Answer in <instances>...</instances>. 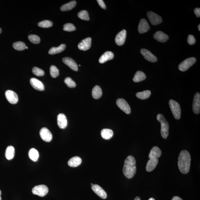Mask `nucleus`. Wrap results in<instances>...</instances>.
<instances>
[{"mask_svg": "<svg viewBox=\"0 0 200 200\" xmlns=\"http://www.w3.org/2000/svg\"><path fill=\"white\" fill-rule=\"evenodd\" d=\"M191 157L189 152L186 150L181 151L178 158V165L182 173H188L190 166Z\"/></svg>", "mask_w": 200, "mask_h": 200, "instance_id": "obj_1", "label": "nucleus"}, {"mask_svg": "<svg viewBox=\"0 0 200 200\" xmlns=\"http://www.w3.org/2000/svg\"><path fill=\"white\" fill-rule=\"evenodd\" d=\"M162 152L157 146H154L150 150L149 157L150 159L146 164V169L147 171L150 172L153 170L157 167L159 160L158 158L161 157Z\"/></svg>", "mask_w": 200, "mask_h": 200, "instance_id": "obj_2", "label": "nucleus"}, {"mask_svg": "<svg viewBox=\"0 0 200 200\" xmlns=\"http://www.w3.org/2000/svg\"><path fill=\"white\" fill-rule=\"evenodd\" d=\"M137 171L136 160L135 157L129 156L124 162L123 172L124 176L128 179H131L135 175Z\"/></svg>", "mask_w": 200, "mask_h": 200, "instance_id": "obj_3", "label": "nucleus"}, {"mask_svg": "<svg viewBox=\"0 0 200 200\" xmlns=\"http://www.w3.org/2000/svg\"><path fill=\"white\" fill-rule=\"evenodd\" d=\"M157 119L161 124V134L163 138L166 139L168 136L169 125L164 116L159 114L157 116Z\"/></svg>", "mask_w": 200, "mask_h": 200, "instance_id": "obj_4", "label": "nucleus"}, {"mask_svg": "<svg viewBox=\"0 0 200 200\" xmlns=\"http://www.w3.org/2000/svg\"><path fill=\"white\" fill-rule=\"evenodd\" d=\"M169 105L174 117L176 119L180 118L181 116V109L180 106L175 100H170Z\"/></svg>", "mask_w": 200, "mask_h": 200, "instance_id": "obj_5", "label": "nucleus"}, {"mask_svg": "<svg viewBox=\"0 0 200 200\" xmlns=\"http://www.w3.org/2000/svg\"><path fill=\"white\" fill-rule=\"evenodd\" d=\"M48 188L47 186L41 185L35 186L32 189V192L35 195L43 197L48 193Z\"/></svg>", "mask_w": 200, "mask_h": 200, "instance_id": "obj_6", "label": "nucleus"}, {"mask_svg": "<svg viewBox=\"0 0 200 200\" xmlns=\"http://www.w3.org/2000/svg\"><path fill=\"white\" fill-rule=\"evenodd\" d=\"M196 59L191 57L187 59L179 64L178 68L180 71H186L195 63Z\"/></svg>", "mask_w": 200, "mask_h": 200, "instance_id": "obj_7", "label": "nucleus"}, {"mask_svg": "<svg viewBox=\"0 0 200 200\" xmlns=\"http://www.w3.org/2000/svg\"><path fill=\"white\" fill-rule=\"evenodd\" d=\"M116 104L121 110L127 114H129L131 113V109L127 102L123 99H117Z\"/></svg>", "mask_w": 200, "mask_h": 200, "instance_id": "obj_8", "label": "nucleus"}, {"mask_svg": "<svg viewBox=\"0 0 200 200\" xmlns=\"http://www.w3.org/2000/svg\"><path fill=\"white\" fill-rule=\"evenodd\" d=\"M148 18L150 22L153 25H157L161 23L162 21V18L157 14L151 11L147 13Z\"/></svg>", "mask_w": 200, "mask_h": 200, "instance_id": "obj_9", "label": "nucleus"}, {"mask_svg": "<svg viewBox=\"0 0 200 200\" xmlns=\"http://www.w3.org/2000/svg\"><path fill=\"white\" fill-rule=\"evenodd\" d=\"M5 96L8 102L12 104H15L18 101V96L16 93L11 90H7L5 93Z\"/></svg>", "mask_w": 200, "mask_h": 200, "instance_id": "obj_10", "label": "nucleus"}, {"mask_svg": "<svg viewBox=\"0 0 200 200\" xmlns=\"http://www.w3.org/2000/svg\"><path fill=\"white\" fill-rule=\"evenodd\" d=\"M40 135L42 139L45 142H49L52 140V134L47 128H42L40 131Z\"/></svg>", "mask_w": 200, "mask_h": 200, "instance_id": "obj_11", "label": "nucleus"}, {"mask_svg": "<svg viewBox=\"0 0 200 200\" xmlns=\"http://www.w3.org/2000/svg\"><path fill=\"white\" fill-rule=\"evenodd\" d=\"M193 110L196 114H198L200 112V94L197 92L194 95L192 104Z\"/></svg>", "mask_w": 200, "mask_h": 200, "instance_id": "obj_12", "label": "nucleus"}, {"mask_svg": "<svg viewBox=\"0 0 200 200\" xmlns=\"http://www.w3.org/2000/svg\"><path fill=\"white\" fill-rule=\"evenodd\" d=\"M91 188L93 191L102 199H105L107 198V194L106 192L99 185H93Z\"/></svg>", "mask_w": 200, "mask_h": 200, "instance_id": "obj_13", "label": "nucleus"}, {"mask_svg": "<svg viewBox=\"0 0 200 200\" xmlns=\"http://www.w3.org/2000/svg\"><path fill=\"white\" fill-rule=\"evenodd\" d=\"M141 54L144 56L145 59L148 61L154 62L157 61V58L150 51L147 50L146 49H141Z\"/></svg>", "mask_w": 200, "mask_h": 200, "instance_id": "obj_14", "label": "nucleus"}, {"mask_svg": "<svg viewBox=\"0 0 200 200\" xmlns=\"http://www.w3.org/2000/svg\"><path fill=\"white\" fill-rule=\"evenodd\" d=\"M126 36V31L124 29L121 31L116 36L115 41L117 45L120 46L125 42Z\"/></svg>", "mask_w": 200, "mask_h": 200, "instance_id": "obj_15", "label": "nucleus"}, {"mask_svg": "<svg viewBox=\"0 0 200 200\" xmlns=\"http://www.w3.org/2000/svg\"><path fill=\"white\" fill-rule=\"evenodd\" d=\"M91 38L88 37L79 43L78 48L80 50L86 51L90 48L91 45Z\"/></svg>", "mask_w": 200, "mask_h": 200, "instance_id": "obj_16", "label": "nucleus"}, {"mask_svg": "<svg viewBox=\"0 0 200 200\" xmlns=\"http://www.w3.org/2000/svg\"><path fill=\"white\" fill-rule=\"evenodd\" d=\"M150 27L147 21L145 19L141 20L138 27V32L140 34H142L146 32L149 30Z\"/></svg>", "mask_w": 200, "mask_h": 200, "instance_id": "obj_17", "label": "nucleus"}, {"mask_svg": "<svg viewBox=\"0 0 200 200\" xmlns=\"http://www.w3.org/2000/svg\"><path fill=\"white\" fill-rule=\"evenodd\" d=\"M30 82L31 85L36 90L43 91L44 90V86L43 84L37 79L32 78L31 79Z\"/></svg>", "mask_w": 200, "mask_h": 200, "instance_id": "obj_18", "label": "nucleus"}, {"mask_svg": "<svg viewBox=\"0 0 200 200\" xmlns=\"http://www.w3.org/2000/svg\"><path fill=\"white\" fill-rule=\"evenodd\" d=\"M62 61L73 70L76 71L78 70V65L72 59L69 57L64 58L62 59Z\"/></svg>", "mask_w": 200, "mask_h": 200, "instance_id": "obj_19", "label": "nucleus"}, {"mask_svg": "<svg viewBox=\"0 0 200 200\" xmlns=\"http://www.w3.org/2000/svg\"><path fill=\"white\" fill-rule=\"evenodd\" d=\"M153 38L161 43H165L169 39V36L162 31H158L154 34Z\"/></svg>", "mask_w": 200, "mask_h": 200, "instance_id": "obj_20", "label": "nucleus"}, {"mask_svg": "<svg viewBox=\"0 0 200 200\" xmlns=\"http://www.w3.org/2000/svg\"><path fill=\"white\" fill-rule=\"evenodd\" d=\"M58 124L60 129H65L67 126V121L65 114L63 113H60L58 116Z\"/></svg>", "mask_w": 200, "mask_h": 200, "instance_id": "obj_21", "label": "nucleus"}, {"mask_svg": "<svg viewBox=\"0 0 200 200\" xmlns=\"http://www.w3.org/2000/svg\"><path fill=\"white\" fill-rule=\"evenodd\" d=\"M113 57L114 54L111 51H107L101 56L99 59V62L100 63H104L108 60L113 59Z\"/></svg>", "mask_w": 200, "mask_h": 200, "instance_id": "obj_22", "label": "nucleus"}, {"mask_svg": "<svg viewBox=\"0 0 200 200\" xmlns=\"http://www.w3.org/2000/svg\"><path fill=\"white\" fill-rule=\"evenodd\" d=\"M82 161L81 158L76 156L70 159L68 162V165L71 167H76L81 164Z\"/></svg>", "mask_w": 200, "mask_h": 200, "instance_id": "obj_23", "label": "nucleus"}, {"mask_svg": "<svg viewBox=\"0 0 200 200\" xmlns=\"http://www.w3.org/2000/svg\"><path fill=\"white\" fill-rule=\"evenodd\" d=\"M66 46L64 44H62L58 47H52L49 51V54L50 55H54L58 54L65 50Z\"/></svg>", "mask_w": 200, "mask_h": 200, "instance_id": "obj_24", "label": "nucleus"}, {"mask_svg": "<svg viewBox=\"0 0 200 200\" xmlns=\"http://www.w3.org/2000/svg\"><path fill=\"white\" fill-rule=\"evenodd\" d=\"M102 94V90L100 86L96 85L93 88L92 91V96L93 98L95 99L100 98L101 97Z\"/></svg>", "mask_w": 200, "mask_h": 200, "instance_id": "obj_25", "label": "nucleus"}, {"mask_svg": "<svg viewBox=\"0 0 200 200\" xmlns=\"http://www.w3.org/2000/svg\"><path fill=\"white\" fill-rule=\"evenodd\" d=\"M146 78V76L144 72L141 71H137L136 73L133 80L135 82H139L143 81Z\"/></svg>", "mask_w": 200, "mask_h": 200, "instance_id": "obj_26", "label": "nucleus"}, {"mask_svg": "<svg viewBox=\"0 0 200 200\" xmlns=\"http://www.w3.org/2000/svg\"><path fill=\"white\" fill-rule=\"evenodd\" d=\"M76 4V1H73L70 2H69L62 5L60 8V10L62 11H67L71 10L74 8Z\"/></svg>", "mask_w": 200, "mask_h": 200, "instance_id": "obj_27", "label": "nucleus"}, {"mask_svg": "<svg viewBox=\"0 0 200 200\" xmlns=\"http://www.w3.org/2000/svg\"><path fill=\"white\" fill-rule=\"evenodd\" d=\"M102 138L108 140L113 137V131L112 130L108 129H104L101 132Z\"/></svg>", "mask_w": 200, "mask_h": 200, "instance_id": "obj_28", "label": "nucleus"}, {"mask_svg": "<svg viewBox=\"0 0 200 200\" xmlns=\"http://www.w3.org/2000/svg\"><path fill=\"white\" fill-rule=\"evenodd\" d=\"M5 155L6 158L9 160L13 158L14 155V147L12 146H8L5 151Z\"/></svg>", "mask_w": 200, "mask_h": 200, "instance_id": "obj_29", "label": "nucleus"}, {"mask_svg": "<svg viewBox=\"0 0 200 200\" xmlns=\"http://www.w3.org/2000/svg\"><path fill=\"white\" fill-rule=\"evenodd\" d=\"M29 156L30 158L34 162H36L38 161L39 154L38 150L32 148L29 150Z\"/></svg>", "mask_w": 200, "mask_h": 200, "instance_id": "obj_30", "label": "nucleus"}, {"mask_svg": "<svg viewBox=\"0 0 200 200\" xmlns=\"http://www.w3.org/2000/svg\"><path fill=\"white\" fill-rule=\"evenodd\" d=\"M150 95H151V92L149 90H146L142 92L137 93L136 96L137 98L141 100H144L149 98Z\"/></svg>", "mask_w": 200, "mask_h": 200, "instance_id": "obj_31", "label": "nucleus"}, {"mask_svg": "<svg viewBox=\"0 0 200 200\" xmlns=\"http://www.w3.org/2000/svg\"><path fill=\"white\" fill-rule=\"evenodd\" d=\"M26 45L25 44L22 42H17L14 43L13 47L17 51H23L26 49Z\"/></svg>", "mask_w": 200, "mask_h": 200, "instance_id": "obj_32", "label": "nucleus"}, {"mask_svg": "<svg viewBox=\"0 0 200 200\" xmlns=\"http://www.w3.org/2000/svg\"><path fill=\"white\" fill-rule=\"evenodd\" d=\"M50 73L51 77L55 78L59 75V70L55 65L51 66L50 69Z\"/></svg>", "mask_w": 200, "mask_h": 200, "instance_id": "obj_33", "label": "nucleus"}, {"mask_svg": "<svg viewBox=\"0 0 200 200\" xmlns=\"http://www.w3.org/2000/svg\"><path fill=\"white\" fill-rule=\"evenodd\" d=\"M78 17L80 19L85 21H89V20L88 13L85 10H81L79 12L78 14Z\"/></svg>", "mask_w": 200, "mask_h": 200, "instance_id": "obj_34", "label": "nucleus"}, {"mask_svg": "<svg viewBox=\"0 0 200 200\" xmlns=\"http://www.w3.org/2000/svg\"><path fill=\"white\" fill-rule=\"evenodd\" d=\"M53 23L52 22L49 20H45L39 22L38 23L39 27L43 28H48L52 26Z\"/></svg>", "mask_w": 200, "mask_h": 200, "instance_id": "obj_35", "label": "nucleus"}, {"mask_svg": "<svg viewBox=\"0 0 200 200\" xmlns=\"http://www.w3.org/2000/svg\"><path fill=\"white\" fill-rule=\"evenodd\" d=\"M28 39L31 43H33L37 44L40 43L41 39L39 37L36 35H30L28 36Z\"/></svg>", "mask_w": 200, "mask_h": 200, "instance_id": "obj_36", "label": "nucleus"}, {"mask_svg": "<svg viewBox=\"0 0 200 200\" xmlns=\"http://www.w3.org/2000/svg\"><path fill=\"white\" fill-rule=\"evenodd\" d=\"M32 72L35 75L38 76H43L45 74L44 71L43 69L36 67L33 68Z\"/></svg>", "mask_w": 200, "mask_h": 200, "instance_id": "obj_37", "label": "nucleus"}, {"mask_svg": "<svg viewBox=\"0 0 200 200\" xmlns=\"http://www.w3.org/2000/svg\"><path fill=\"white\" fill-rule=\"evenodd\" d=\"M64 82L68 87L70 88L76 87V84L75 82L70 77H67L64 80Z\"/></svg>", "mask_w": 200, "mask_h": 200, "instance_id": "obj_38", "label": "nucleus"}, {"mask_svg": "<svg viewBox=\"0 0 200 200\" xmlns=\"http://www.w3.org/2000/svg\"><path fill=\"white\" fill-rule=\"evenodd\" d=\"M76 27L74 25L71 23H66L63 26V30L67 32H72L76 30Z\"/></svg>", "mask_w": 200, "mask_h": 200, "instance_id": "obj_39", "label": "nucleus"}, {"mask_svg": "<svg viewBox=\"0 0 200 200\" xmlns=\"http://www.w3.org/2000/svg\"><path fill=\"white\" fill-rule=\"evenodd\" d=\"M187 41L189 44L192 45L195 43L196 39L193 35H190L188 36Z\"/></svg>", "mask_w": 200, "mask_h": 200, "instance_id": "obj_40", "label": "nucleus"}, {"mask_svg": "<svg viewBox=\"0 0 200 200\" xmlns=\"http://www.w3.org/2000/svg\"><path fill=\"white\" fill-rule=\"evenodd\" d=\"M97 1L101 8L104 9H106V5L105 3H104L103 1H102V0H98Z\"/></svg>", "mask_w": 200, "mask_h": 200, "instance_id": "obj_41", "label": "nucleus"}, {"mask_svg": "<svg viewBox=\"0 0 200 200\" xmlns=\"http://www.w3.org/2000/svg\"><path fill=\"white\" fill-rule=\"evenodd\" d=\"M194 13L197 17L199 18L200 16V8H196L194 10Z\"/></svg>", "mask_w": 200, "mask_h": 200, "instance_id": "obj_42", "label": "nucleus"}, {"mask_svg": "<svg viewBox=\"0 0 200 200\" xmlns=\"http://www.w3.org/2000/svg\"><path fill=\"white\" fill-rule=\"evenodd\" d=\"M172 200H183L181 198L179 197V196H174V197H173V198H172Z\"/></svg>", "mask_w": 200, "mask_h": 200, "instance_id": "obj_43", "label": "nucleus"}, {"mask_svg": "<svg viewBox=\"0 0 200 200\" xmlns=\"http://www.w3.org/2000/svg\"><path fill=\"white\" fill-rule=\"evenodd\" d=\"M134 200H141L140 197L137 196V197H136L135 199Z\"/></svg>", "mask_w": 200, "mask_h": 200, "instance_id": "obj_44", "label": "nucleus"}, {"mask_svg": "<svg viewBox=\"0 0 200 200\" xmlns=\"http://www.w3.org/2000/svg\"><path fill=\"white\" fill-rule=\"evenodd\" d=\"M1 194H2L1 191V190H0V200H2V198L1 196Z\"/></svg>", "mask_w": 200, "mask_h": 200, "instance_id": "obj_45", "label": "nucleus"}, {"mask_svg": "<svg viewBox=\"0 0 200 200\" xmlns=\"http://www.w3.org/2000/svg\"><path fill=\"white\" fill-rule=\"evenodd\" d=\"M148 200H155L154 199V198H149V199Z\"/></svg>", "mask_w": 200, "mask_h": 200, "instance_id": "obj_46", "label": "nucleus"}, {"mask_svg": "<svg viewBox=\"0 0 200 200\" xmlns=\"http://www.w3.org/2000/svg\"><path fill=\"white\" fill-rule=\"evenodd\" d=\"M198 29H199V30L200 31V24L199 25H198Z\"/></svg>", "mask_w": 200, "mask_h": 200, "instance_id": "obj_47", "label": "nucleus"}, {"mask_svg": "<svg viewBox=\"0 0 200 200\" xmlns=\"http://www.w3.org/2000/svg\"><path fill=\"white\" fill-rule=\"evenodd\" d=\"M1 32H2V29H1V28H0V34H1Z\"/></svg>", "mask_w": 200, "mask_h": 200, "instance_id": "obj_48", "label": "nucleus"}, {"mask_svg": "<svg viewBox=\"0 0 200 200\" xmlns=\"http://www.w3.org/2000/svg\"><path fill=\"white\" fill-rule=\"evenodd\" d=\"M26 49H28V47H26Z\"/></svg>", "mask_w": 200, "mask_h": 200, "instance_id": "obj_49", "label": "nucleus"}, {"mask_svg": "<svg viewBox=\"0 0 200 200\" xmlns=\"http://www.w3.org/2000/svg\"><path fill=\"white\" fill-rule=\"evenodd\" d=\"M91 185H93L92 183H91Z\"/></svg>", "mask_w": 200, "mask_h": 200, "instance_id": "obj_50", "label": "nucleus"}]
</instances>
